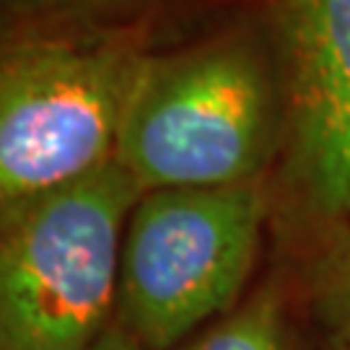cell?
Listing matches in <instances>:
<instances>
[{"label":"cell","instance_id":"8992f818","mask_svg":"<svg viewBox=\"0 0 350 350\" xmlns=\"http://www.w3.org/2000/svg\"><path fill=\"white\" fill-rule=\"evenodd\" d=\"M174 350H291V325L275 286L254 291L231 314Z\"/></svg>","mask_w":350,"mask_h":350},{"label":"cell","instance_id":"8fae6325","mask_svg":"<svg viewBox=\"0 0 350 350\" xmlns=\"http://www.w3.org/2000/svg\"><path fill=\"white\" fill-rule=\"evenodd\" d=\"M329 350H340V348H329Z\"/></svg>","mask_w":350,"mask_h":350},{"label":"cell","instance_id":"277c9868","mask_svg":"<svg viewBox=\"0 0 350 350\" xmlns=\"http://www.w3.org/2000/svg\"><path fill=\"white\" fill-rule=\"evenodd\" d=\"M260 182L150 189L127 218L117 325L146 350H174L237 309L262 250Z\"/></svg>","mask_w":350,"mask_h":350},{"label":"cell","instance_id":"9c48e42d","mask_svg":"<svg viewBox=\"0 0 350 350\" xmlns=\"http://www.w3.org/2000/svg\"><path fill=\"white\" fill-rule=\"evenodd\" d=\"M91 350H146V348H143V345H140L138 340L133 338L130 332H125L122 327L114 322V325L101 335L99 342H96Z\"/></svg>","mask_w":350,"mask_h":350},{"label":"cell","instance_id":"6da1fadb","mask_svg":"<svg viewBox=\"0 0 350 350\" xmlns=\"http://www.w3.org/2000/svg\"><path fill=\"white\" fill-rule=\"evenodd\" d=\"M143 198L125 166L0 211V350H91L117 319L127 218Z\"/></svg>","mask_w":350,"mask_h":350},{"label":"cell","instance_id":"7a4b0ae2","mask_svg":"<svg viewBox=\"0 0 350 350\" xmlns=\"http://www.w3.org/2000/svg\"><path fill=\"white\" fill-rule=\"evenodd\" d=\"M275 138V99L241 39L146 55L127 94L114 161L143 192L260 182Z\"/></svg>","mask_w":350,"mask_h":350},{"label":"cell","instance_id":"30bf717a","mask_svg":"<svg viewBox=\"0 0 350 350\" xmlns=\"http://www.w3.org/2000/svg\"><path fill=\"white\" fill-rule=\"evenodd\" d=\"M345 215H348V218H350V205H348V211H345Z\"/></svg>","mask_w":350,"mask_h":350},{"label":"cell","instance_id":"ba28073f","mask_svg":"<svg viewBox=\"0 0 350 350\" xmlns=\"http://www.w3.org/2000/svg\"><path fill=\"white\" fill-rule=\"evenodd\" d=\"M130 0H0V31H99L96 13Z\"/></svg>","mask_w":350,"mask_h":350},{"label":"cell","instance_id":"5b68a950","mask_svg":"<svg viewBox=\"0 0 350 350\" xmlns=\"http://www.w3.org/2000/svg\"><path fill=\"white\" fill-rule=\"evenodd\" d=\"M293 63V148L312 202L350 205V0H283Z\"/></svg>","mask_w":350,"mask_h":350},{"label":"cell","instance_id":"52a82bcc","mask_svg":"<svg viewBox=\"0 0 350 350\" xmlns=\"http://www.w3.org/2000/svg\"><path fill=\"white\" fill-rule=\"evenodd\" d=\"M306 293L329 345L350 350V226L329 239L312 260Z\"/></svg>","mask_w":350,"mask_h":350},{"label":"cell","instance_id":"3957f363","mask_svg":"<svg viewBox=\"0 0 350 350\" xmlns=\"http://www.w3.org/2000/svg\"><path fill=\"white\" fill-rule=\"evenodd\" d=\"M146 55L120 31H0V211L114 161Z\"/></svg>","mask_w":350,"mask_h":350}]
</instances>
